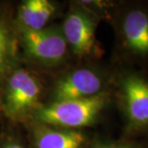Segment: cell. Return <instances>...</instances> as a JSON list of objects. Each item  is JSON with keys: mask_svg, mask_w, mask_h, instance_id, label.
<instances>
[{"mask_svg": "<svg viewBox=\"0 0 148 148\" xmlns=\"http://www.w3.org/2000/svg\"><path fill=\"white\" fill-rule=\"evenodd\" d=\"M30 148H86L92 135L87 130H75L32 122L26 125Z\"/></svg>", "mask_w": 148, "mask_h": 148, "instance_id": "ba28073f", "label": "cell"}, {"mask_svg": "<svg viewBox=\"0 0 148 148\" xmlns=\"http://www.w3.org/2000/svg\"><path fill=\"white\" fill-rule=\"evenodd\" d=\"M0 148H30L26 137L15 127L7 126L0 131Z\"/></svg>", "mask_w": 148, "mask_h": 148, "instance_id": "7c38bea8", "label": "cell"}, {"mask_svg": "<svg viewBox=\"0 0 148 148\" xmlns=\"http://www.w3.org/2000/svg\"><path fill=\"white\" fill-rule=\"evenodd\" d=\"M101 21L81 0L69 2L59 25L75 64L101 61L104 49L96 38Z\"/></svg>", "mask_w": 148, "mask_h": 148, "instance_id": "52a82bcc", "label": "cell"}, {"mask_svg": "<svg viewBox=\"0 0 148 148\" xmlns=\"http://www.w3.org/2000/svg\"><path fill=\"white\" fill-rule=\"evenodd\" d=\"M114 106L112 92L87 99L45 103L32 122L75 130H86L98 124Z\"/></svg>", "mask_w": 148, "mask_h": 148, "instance_id": "8992f818", "label": "cell"}, {"mask_svg": "<svg viewBox=\"0 0 148 148\" xmlns=\"http://www.w3.org/2000/svg\"><path fill=\"white\" fill-rule=\"evenodd\" d=\"M147 143L140 139H133L121 136L114 138L101 134L92 135L86 148H146Z\"/></svg>", "mask_w": 148, "mask_h": 148, "instance_id": "8fae6325", "label": "cell"}, {"mask_svg": "<svg viewBox=\"0 0 148 148\" xmlns=\"http://www.w3.org/2000/svg\"><path fill=\"white\" fill-rule=\"evenodd\" d=\"M15 8L0 3V89L12 71L22 64Z\"/></svg>", "mask_w": 148, "mask_h": 148, "instance_id": "9c48e42d", "label": "cell"}, {"mask_svg": "<svg viewBox=\"0 0 148 148\" xmlns=\"http://www.w3.org/2000/svg\"><path fill=\"white\" fill-rule=\"evenodd\" d=\"M47 76L22 64L12 71L0 89V117L8 126L24 127L45 103Z\"/></svg>", "mask_w": 148, "mask_h": 148, "instance_id": "7a4b0ae2", "label": "cell"}, {"mask_svg": "<svg viewBox=\"0 0 148 148\" xmlns=\"http://www.w3.org/2000/svg\"><path fill=\"white\" fill-rule=\"evenodd\" d=\"M17 30L25 66L52 77L75 64L59 23L36 32Z\"/></svg>", "mask_w": 148, "mask_h": 148, "instance_id": "5b68a950", "label": "cell"}, {"mask_svg": "<svg viewBox=\"0 0 148 148\" xmlns=\"http://www.w3.org/2000/svg\"><path fill=\"white\" fill-rule=\"evenodd\" d=\"M146 148H148V143H147V147Z\"/></svg>", "mask_w": 148, "mask_h": 148, "instance_id": "4fadbf2b", "label": "cell"}, {"mask_svg": "<svg viewBox=\"0 0 148 148\" xmlns=\"http://www.w3.org/2000/svg\"><path fill=\"white\" fill-rule=\"evenodd\" d=\"M63 3L53 0H23L15 8L16 27L27 31H40L55 23L65 12Z\"/></svg>", "mask_w": 148, "mask_h": 148, "instance_id": "30bf717a", "label": "cell"}, {"mask_svg": "<svg viewBox=\"0 0 148 148\" xmlns=\"http://www.w3.org/2000/svg\"><path fill=\"white\" fill-rule=\"evenodd\" d=\"M114 68L111 92L121 119L122 136L148 137V73L130 67Z\"/></svg>", "mask_w": 148, "mask_h": 148, "instance_id": "3957f363", "label": "cell"}, {"mask_svg": "<svg viewBox=\"0 0 148 148\" xmlns=\"http://www.w3.org/2000/svg\"><path fill=\"white\" fill-rule=\"evenodd\" d=\"M114 71L113 64L101 61L73 64L50 77L45 103L87 99L111 91Z\"/></svg>", "mask_w": 148, "mask_h": 148, "instance_id": "277c9868", "label": "cell"}, {"mask_svg": "<svg viewBox=\"0 0 148 148\" xmlns=\"http://www.w3.org/2000/svg\"><path fill=\"white\" fill-rule=\"evenodd\" d=\"M107 21L114 33L110 64L148 73V1H115Z\"/></svg>", "mask_w": 148, "mask_h": 148, "instance_id": "6da1fadb", "label": "cell"}]
</instances>
